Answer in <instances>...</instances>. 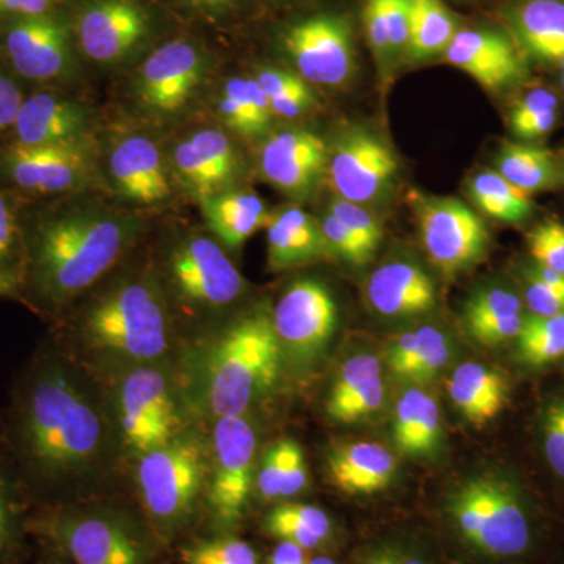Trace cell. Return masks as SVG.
<instances>
[{
    "mask_svg": "<svg viewBox=\"0 0 564 564\" xmlns=\"http://www.w3.org/2000/svg\"><path fill=\"white\" fill-rule=\"evenodd\" d=\"M0 441L32 502L51 505L104 480L117 433L95 386L65 351L46 347L13 386Z\"/></svg>",
    "mask_w": 564,
    "mask_h": 564,
    "instance_id": "cell-1",
    "label": "cell"
},
{
    "mask_svg": "<svg viewBox=\"0 0 564 564\" xmlns=\"http://www.w3.org/2000/svg\"><path fill=\"white\" fill-rule=\"evenodd\" d=\"M139 223L107 210H80L51 218L28 247L24 288L58 310L109 272L131 247Z\"/></svg>",
    "mask_w": 564,
    "mask_h": 564,
    "instance_id": "cell-2",
    "label": "cell"
},
{
    "mask_svg": "<svg viewBox=\"0 0 564 564\" xmlns=\"http://www.w3.org/2000/svg\"><path fill=\"white\" fill-rule=\"evenodd\" d=\"M82 344L99 358L124 366L161 361L170 348V322L158 289L148 281L118 284L88 307Z\"/></svg>",
    "mask_w": 564,
    "mask_h": 564,
    "instance_id": "cell-3",
    "label": "cell"
},
{
    "mask_svg": "<svg viewBox=\"0 0 564 564\" xmlns=\"http://www.w3.org/2000/svg\"><path fill=\"white\" fill-rule=\"evenodd\" d=\"M210 351L206 402L217 419L245 415L280 375L281 347L267 310L252 311L234 323Z\"/></svg>",
    "mask_w": 564,
    "mask_h": 564,
    "instance_id": "cell-4",
    "label": "cell"
},
{
    "mask_svg": "<svg viewBox=\"0 0 564 564\" xmlns=\"http://www.w3.org/2000/svg\"><path fill=\"white\" fill-rule=\"evenodd\" d=\"M447 513L464 543L489 558H514L532 543V524L513 485L475 477L452 492Z\"/></svg>",
    "mask_w": 564,
    "mask_h": 564,
    "instance_id": "cell-5",
    "label": "cell"
},
{
    "mask_svg": "<svg viewBox=\"0 0 564 564\" xmlns=\"http://www.w3.org/2000/svg\"><path fill=\"white\" fill-rule=\"evenodd\" d=\"M139 458L137 484L144 508L159 529L173 532L192 518L206 486V444L196 434L182 432Z\"/></svg>",
    "mask_w": 564,
    "mask_h": 564,
    "instance_id": "cell-6",
    "label": "cell"
},
{
    "mask_svg": "<svg viewBox=\"0 0 564 564\" xmlns=\"http://www.w3.org/2000/svg\"><path fill=\"white\" fill-rule=\"evenodd\" d=\"M28 529L47 538L74 564H148L150 551L126 519L57 507L29 518Z\"/></svg>",
    "mask_w": 564,
    "mask_h": 564,
    "instance_id": "cell-7",
    "label": "cell"
},
{
    "mask_svg": "<svg viewBox=\"0 0 564 564\" xmlns=\"http://www.w3.org/2000/svg\"><path fill=\"white\" fill-rule=\"evenodd\" d=\"M169 377L155 364L128 367L117 388V426L139 456L184 432Z\"/></svg>",
    "mask_w": 564,
    "mask_h": 564,
    "instance_id": "cell-8",
    "label": "cell"
},
{
    "mask_svg": "<svg viewBox=\"0 0 564 564\" xmlns=\"http://www.w3.org/2000/svg\"><path fill=\"white\" fill-rule=\"evenodd\" d=\"M272 322L282 359L304 369L332 343L337 328L336 302L321 281H295L274 306Z\"/></svg>",
    "mask_w": 564,
    "mask_h": 564,
    "instance_id": "cell-9",
    "label": "cell"
},
{
    "mask_svg": "<svg viewBox=\"0 0 564 564\" xmlns=\"http://www.w3.org/2000/svg\"><path fill=\"white\" fill-rule=\"evenodd\" d=\"M415 214L423 250L447 276L464 272L484 259L488 231L466 204L443 196H417Z\"/></svg>",
    "mask_w": 564,
    "mask_h": 564,
    "instance_id": "cell-10",
    "label": "cell"
},
{
    "mask_svg": "<svg viewBox=\"0 0 564 564\" xmlns=\"http://www.w3.org/2000/svg\"><path fill=\"white\" fill-rule=\"evenodd\" d=\"M282 50L307 84L343 87L356 69V47L347 18L321 13L282 33Z\"/></svg>",
    "mask_w": 564,
    "mask_h": 564,
    "instance_id": "cell-11",
    "label": "cell"
},
{
    "mask_svg": "<svg viewBox=\"0 0 564 564\" xmlns=\"http://www.w3.org/2000/svg\"><path fill=\"white\" fill-rule=\"evenodd\" d=\"M212 444L209 505L223 525H236L254 486L258 436L245 415H228L217 419Z\"/></svg>",
    "mask_w": 564,
    "mask_h": 564,
    "instance_id": "cell-12",
    "label": "cell"
},
{
    "mask_svg": "<svg viewBox=\"0 0 564 564\" xmlns=\"http://www.w3.org/2000/svg\"><path fill=\"white\" fill-rule=\"evenodd\" d=\"M399 163L391 148L377 133L351 129L329 148V185L336 198L373 204L391 192Z\"/></svg>",
    "mask_w": 564,
    "mask_h": 564,
    "instance_id": "cell-13",
    "label": "cell"
},
{
    "mask_svg": "<svg viewBox=\"0 0 564 564\" xmlns=\"http://www.w3.org/2000/svg\"><path fill=\"white\" fill-rule=\"evenodd\" d=\"M7 180L22 191L65 193L84 187L91 176V148L85 139L50 147L13 144L0 158Z\"/></svg>",
    "mask_w": 564,
    "mask_h": 564,
    "instance_id": "cell-14",
    "label": "cell"
},
{
    "mask_svg": "<svg viewBox=\"0 0 564 564\" xmlns=\"http://www.w3.org/2000/svg\"><path fill=\"white\" fill-rule=\"evenodd\" d=\"M3 47L11 66L25 79L57 80L73 70V32L65 18L51 11L11 21Z\"/></svg>",
    "mask_w": 564,
    "mask_h": 564,
    "instance_id": "cell-15",
    "label": "cell"
},
{
    "mask_svg": "<svg viewBox=\"0 0 564 564\" xmlns=\"http://www.w3.org/2000/svg\"><path fill=\"white\" fill-rule=\"evenodd\" d=\"M177 292L203 307L229 306L242 295L245 280L225 250L206 237L184 242L170 261Z\"/></svg>",
    "mask_w": 564,
    "mask_h": 564,
    "instance_id": "cell-16",
    "label": "cell"
},
{
    "mask_svg": "<svg viewBox=\"0 0 564 564\" xmlns=\"http://www.w3.org/2000/svg\"><path fill=\"white\" fill-rule=\"evenodd\" d=\"M206 68L198 46L185 40L170 41L141 65L135 85L139 101L155 113H176L198 90Z\"/></svg>",
    "mask_w": 564,
    "mask_h": 564,
    "instance_id": "cell-17",
    "label": "cell"
},
{
    "mask_svg": "<svg viewBox=\"0 0 564 564\" xmlns=\"http://www.w3.org/2000/svg\"><path fill=\"white\" fill-rule=\"evenodd\" d=\"M148 33L150 20L135 0H90L77 17V43L99 65L124 62Z\"/></svg>",
    "mask_w": 564,
    "mask_h": 564,
    "instance_id": "cell-18",
    "label": "cell"
},
{
    "mask_svg": "<svg viewBox=\"0 0 564 564\" xmlns=\"http://www.w3.org/2000/svg\"><path fill=\"white\" fill-rule=\"evenodd\" d=\"M329 147L321 135L306 129L273 133L259 154L262 176L274 188L295 198L311 195L328 170Z\"/></svg>",
    "mask_w": 564,
    "mask_h": 564,
    "instance_id": "cell-19",
    "label": "cell"
},
{
    "mask_svg": "<svg viewBox=\"0 0 564 564\" xmlns=\"http://www.w3.org/2000/svg\"><path fill=\"white\" fill-rule=\"evenodd\" d=\"M444 58L486 90H503L529 76L524 52L511 36L496 31L459 29Z\"/></svg>",
    "mask_w": 564,
    "mask_h": 564,
    "instance_id": "cell-20",
    "label": "cell"
},
{
    "mask_svg": "<svg viewBox=\"0 0 564 564\" xmlns=\"http://www.w3.org/2000/svg\"><path fill=\"white\" fill-rule=\"evenodd\" d=\"M177 180L199 199L231 187L240 174V159L231 139L218 129H203L173 151Z\"/></svg>",
    "mask_w": 564,
    "mask_h": 564,
    "instance_id": "cell-21",
    "label": "cell"
},
{
    "mask_svg": "<svg viewBox=\"0 0 564 564\" xmlns=\"http://www.w3.org/2000/svg\"><path fill=\"white\" fill-rule=\"evenodd\" d=\"M109 169L115 187L129 202L152 206L172 193L161 150L147 135H129L111 151Z\"/></svg>",
    "mask_w": 564,
    "mask_h": 564,
    "instance_id": "cell-22",
    "label": "cell"
},
{
    "mask_svg": "<svg viewBox=\"0 0 564 564\" xmlns=\"http://www.w3.org/2000/svg\"><path fill=\"white\" fill-rule=\"evenodd\" d=\"M88 111L79 102L55 95L35 93L24 99L14 120V144L50 147L85 139Z\"/></svg>",
    "mask_w": 564,
    "mask_h": 564,
    "instance_id": "cell-23",
    "label": "cell"
},
{
    "mask_svg": "<svg viewBox=\"0 0 564 564\" xmlns=\"http://www.w3.org/2000/svg\"><path fill=\"white\" fill-rule=\"evenodd\" d=\"M370 306L384 317H415L429 313L436 303L432 278L414 263H384L367 282Z\"/></svg>",
    "mask_w": 564,
    "mask_h": 564,
    "instance_id": "cell-24",
    "label": "cell"
},
{
    "mask_svg": "<svg viewBox=\"0 0 564 564\" xmlns=\"http://www.w3.org/2000/svg\"><path fill=\"white\" fill-rule=\"evenodd\" d=\"M384 402L383 369L373 355L344 362L326 400V413L337 423H355L377 413Z\"/></svg>",
    "mask_w": 564,
    "mask_h": 564,
    "instance_id": "cell-25",
    "label": "cell"
},
{
    "mask_svg": "<svg viewBox=\"0 0 564 564\" xmlns=\"http://www.w3.org/2000/svg\"><path fill=\"white\" fill-rule=\"evenodd\" d=\"M332 256L321 221L302 207L289 206L267 223V261L273 272L295 269Z\"/></svg>",
    "mask_w": 564,
    "mask_h": 564,
    "instance_id": "cell-26",
    "label": "cell"
},
{
    "mask_svg": "<svg viewBox=\"0 0 564 564\" xmlns=\"http://www.w3.org/2000/svg\"><path fill=\"white\" fill-rule=\"evenodd\" d=\"M507 22L525 57L564 61V0H518L507 10Z\"/></svg>",
    "mask_w": 564,
    "mask_h": 564,
    "instance_id": "cell-27",
    "label": "cell"
},
{
    "mask_svg": "<svg viewBox=\"0 0 564 564\" xmlns=\"http://www.w3.org/2000/svg\"><path fill=\"white\" fill-rule=\"evenodd\" d=\"M395 469V456L377 443L343 444L328 456L329 480L350 496L383 491L391 485Z\"/></svg>",
    "mask_w": 564,
    "mask_h": 564,
    "instance_id": "cell-28",
    "label": "cell"
},
{
    "mask_svg": "<svg viewBox=\"0 0 564 564\" xmlns=\"http://www.w3.org/2000/svg\"><path fill=\"white\" fill-rule=\"evenodd\" d=\"M447 392L464 419L474 425H485L507 404L508 383L503 375L491 367L470 361L456 367Z\"/></svg>",
    "mask_w": 564,
    "mask_h": 564,
    "instance_id": "cell-29",
    "label": "cell"
},
{
    "mask_svg": "<svg viewBox=\"0 0 564 564\" xmlns=\"http://www.w3.org/2000/svg\"><path fill=\"white\" fill-rule=\"evenodd\" d=\"M202 207L210 231L231 250H239L270 220L265 204L250 192L217 193L202 199Z\"/></svg>",
    "mask_w": 564,
    "mask_h": 564,
    "instance_id": "cell-30",
    "label": "cell"
},
{
    "mask_svg": "<svg viewBox=\"0 0 564 564\" xmlns=\"http://www.w3.org/2000/svg\"><path fill=\"white\" fill-rule=\"evenodd\" d=\"M464 322L478 344L494 347L508 343L519 336L524 323L521 299L507 289H484L467 302Z\"/></svg>",
    "mask_w": 564,
    "mask_h": 564,
    "instance_id": "cell-31",
    "label": "cell"
},
{
    "mask_svg": "<svg viewBox=\"0 0 564 564\" xmlns=\"http://www.w3.org/2000/svg\"><path fill=\"white\" fill-rule=\"evenodd\" d=\"M441 411L436 400L421 389L400 397L393 415V443L404 456L421 458L433 454L440 444Z\"/></svg>",
    "mask_w": 564,
    "mask_h": 564,
    "instance_id": "cell-32",
    "label": "cell"
},
{
    "mask_svg": "<svg viewBox=\"0 0 564 564\" xmlns=\"http://www.w3.org/2000/svg\"><path fill=\"white\" fill-rule=\"evenodd\" d=\"M496 166L500 176L530 195L564 185L562 165L545 148L505 143L497 155Z\"/></svg>",
    "mask_w": 564,
    "mask_h": 564,
    "instance_id": "cell-33",
    "label": "cell"
},
{
    "mask_svg": "<svg viewBox=\"0 0 564 564\" xmlns=\"http://www.w3.org/2000/svg\"><path fill=\"white\" fill-rule=\"evenodd\" d=\"M32 502L0 441V564L20 563Z\"/></svg>",
    "mask_w": 564,
    "mask_h": 564,
    "instance_id": "cell-34",
    "label": "cell"
},
{
    "mask_svg": "<svg viewBox=\"0 0 564 564\" xmlns=\"http://www.w3.org/2000/svg\"><path fill=\"white\" fill-rule=\"evenodd\" d=\"M218 117L231 131L254 139L269 131L274 115L256 79L234 77L223 87Z\"/></svg>",
    "mask_w": 564,
    "mask_h": 564,
    "instance_id": "cell-35",
    "label": "cell"
},
{
    "mask_svg": "<svg viewBox=\"0 0 564 564\" xmlns=\"http://www.w3.org/2000/svg\"><path fill=\"white\" fill-rule=\"evenodd\" d=\"M459 31L443 0H411L410 43L404 58L417 63L444 55Z\"/></svg>",
    "mask_w": 564,
    "mask_h": 564,
    "instance_id": "cell-36",
    "label": "cell"
},
{
    "mask_svg": "<svg viewBox=\"0 0 564 564\" xmlns=\"http://www.w3.org/2000/svg\"><path fill=\"white\" fill-rule=\"evenodd\" d=\"M265 529L281 541H291L304 551H313L332 536L333 525L321 508L282 503L267 514Z\"/></svg>",
    "mask_w": 564,
    "mask_h": 564,
    "instance_id": "cell-37",
    "label": "cell"
},
{
    "mask_svg": "<svg viewBox=\"0 0 564 564\" xmlns=\"http://www.w3.org/2000/svg\"><path fill=\"white\" fill-rule=\"evenodd\" d=\"M469 193L478 209L499 221L513 225L522 223L533 212L532 195L492 170L475 174L469 184Z\"/></svg>",
    "mask_w": 564,
    "mask_h": 564,
    "instance_id": "cell-38",
    "label": "cell"
},
{
    "mask_svg": "<svg viewBox=\"0 0 564 564\" xmlns=\"http://www.w3.org/2000/svg\"><path fill=\"white\" fill-rule=\"evenodd\" d=\"M254 79L269 98L274 117L295 120L317 104L310 84L295 70L270 66L259 69Z\"/></svg>",
    "mask_w": 564,
    "mask_h": 564,
    "instance_id": "cell-39",
    "label": "cell"
},
{
    "mask_svg": "<svg viewBox=\"0 0 564 564\" xmlns=\"http://www.w3.org/2000/svg\"><path fill=\"white\" fill-rule=\"evenodd\" d=\"M519 355L529 366L541 367L564 356V314L552 317H524L521 333L516 337Z\"/></svg>",
    "mask_w": 564,
    "mask_h": 564,
    "instance_id": "cell-40",
    "label": "cell"
},
{
    "mask_svg": "<svg viewBox=\"0 0 564 564\" xmlns=\"http://www.w3.org/2000/svg\"><path fill=\"white\" fill-rule=\"evenodd\" d=\"M417 352L408 366L402 380L415 384H425L447 366L452 348L447 336L434 326H422L417 329Z\"/></svg>",
    "mask_w": 564,
    "mask_h": 564,
    "instance_id": "cell-41",
    "label": "cell"
},
{
    "mask_svg": "<svg viewBox=\"0 0 564 564\" xmlns=\"http://www.w3.org/2000/svg\"><path fill=\"white\" fill-rule=\"evenodd\" d=\"M185 564H258L254 549L239 538L202 541L182 551Z\"/></svg>",
    "mask_w": 564,
    "mask_h": 564,
    "instance_id": "cell-42",
    "label": "cell"
},
{
    "mask_svg": "<svg viewBox=\"0 0 564 564\" xmlns=\"http://www.w3.org/2000/svg\"><path fill=\"white\" fill-rule=\"evenodd\" d=\"M347 226L348 231L355 236V239L362 245L364 250L370 256L380 247L383 240V229L377 218L370 214L361 204L345 202V199L334 198L329 204V210Z\"/></svg>",
    "mask_w": 564,
    "mask_h": 564,
    "instance_id": "cell-43",
    "label": "cell"
},
{
    "mask_svg": "<svg viewBox=\"0 0 564 564\" xmlns=\"http://www.w3.org/2000/svg\"><path fill=\"white\" fill-rule=\"evenodd\" d=\"M530 252L534 261L555 272L564 273V225L545 220L529 236Z\"/></svg>",
    "mask_w": 564,
    "mask_h": 564,
    "instance_id": "cell-44",
    "label": "cell"
},
{
    "mask_svg": "<svg viewBox=\"0 0 564 564\" xmlns=\"http://www.w3.org/2000/svg\"><path fill=\"white\" fill-rule=\"evenodd\" d=\"M391 63L404 57L410 43L411 0H380Z\"/></svg>",
    "mask_w": 564,
    "mask_h": 564,
    "instance_id": "cell-45",
    "label": "cell"
},
{
    "mask_svg": "<svg viewBox=\"0 0 564 564\" xmlns=\"http://www.w3.org/2000/svg\"><path fill=\"white\" fill-rule=\"evenodd\" d=\"M541 434L545 462L560 478H564V397L545 408Z\"/></svg>",
    "mask_w": 564,
    "mask_h": 564,
    "instance_id": "cell-46",
    "label": "cell"
},
{
    "mask_svg": "<svg viewBox=\"0 0 564 564\" xmlns=\"http://www.w3.org/2000/svg\"><path fill=\"white\" fill-rule=\"evenodd\" d=\"M323 236L328 243L329 251L343 261L352 265H364L372 259V256L364 250L362 245L348 231L343 221L337 220L332 212H326L321 220Z\"/></svg>",
    "mask_w": 564,
    "mask_h": 564,
    "instance_id": "cell-47",
    "label": "cell"
},
{
    "mask_svg": "<svg viewBox=\"0 0 564 564\" xmlns=\"http://www.w3.org/2000/svg\"><path fill=\"white\" fill-rule=\"evenodd\" d=\"M285 440L273 444L256 473L254 489L263 500H280L284 478Z\"/></svg>",
    "mask_w": 564,
    "mask_h": 564,
    "instance_id": "cell-48",
    "label": "cell"
},
{
    "mask_svg": "<svg viewBox=\"0 0 564 564\" xmlns=\"http://www.w3.org/2000/svg\"><path fill=\"white\" fill-rule=\"evenodd\" d=\"M307 486L306 459L302 447L292 440H285L284 478H282L281 499L296 496Z\"/></svg>",
    "mask_w": 564,
    "mask_h": 564,
    "instance_id": "cell-49",
    "label": "cell"
},
{
    "mask_svg": "<svg viewBox=\"0 0 564 564\" xmlns=\"http://www.w3.org/2000/svg\"><path fill=\"white\" fill-rule=\"evenodd\" d=\"M525 302L532 314L540 317L564 314V295L538 280L532 272L527 282Z\"/></svg>",
    "mask_w": 564,
    "mask_h": 564,
    "instance_id": "cell-50",
    "label": "cell"
},
{
    "mask_svg": "<svg viewBox=\"0 0 564 564\" xmlns=\"http://www.w3.org/2000/svg\"><path fill=\"white\" fill-rule=\"evenodd\" d=\"M558 110V98L554 93L538 88L527 93L524 98L516 104L514 109L511 110L510 126L511 129L522 122L532 120L534 117L545 113V111Z\"/></svg>",
    "mask_w": 564,
    "mask_h": 564,
    "instance_id": "cell-51",
    "label": "cell"
},
{
    "mask_svg": "<svg viewBox=\"0 0 564 564\" xmlns=\"http://www.w3.org/2000/svg\"><path fill=\"white\" fill-rule=\"evenodd\" d=\"M18 251H20V236H18L17 220L6 198L0 195V270H17L13 262Z\"/></svg>",
    "mask_w": 564,
    "mask_h": 564,
    "instance_id": "cell-52",
    "label": "cell"
},
{
    "mask_svg": "<svg viewBox=\"0 0 564 564\" xmlns=\"http://www.w3.org/2000/svg\"><path fill=\"white\" fill-rule=\"evenodd\" d=\"M364 564H434L414 545L386 543L367 554Z\"/></svg>",
    "mask_w": 564,
    "mask_h": 564,
    "instance_id": "cell-53",
    "label": "cell"
},
{
    "mask_svg": "<svg viewBox=\"0 0 564 564\" xmlns=\"http://www.w3.org/2000/svg\"><path fill=\"white\" fill-rule=\"evenodd\" d=\"M22 101L20 88L0 69V135L13 128Z\"/></svg>",
    "mask_w": 564,
    "mask_h": 564,
    "instance_id": "cell-54",
    "label": "cell"
},
{
    "mask_svg": "<svg viewBox=\"0 0 564 564\" xmlns=\"http://www.w3.org/2000/svg\"><path fill=\"white\" fill-rule=\"evenodd\" d=\"M54 0H0V17L18 18L40 17L50 13Z\"/></svg>",
    "mask_w": 564,
    "mask_h": 564,
    "instance_id": "cell-55",
    "label": "cell"
},
{
    "mask_svg": "<svg viewBox=\"0 0 564 564\" xmlns=\"http://www.w3.org/2000/svg\"><path fill=\"white\" fill-rule=\"evenodd\" d=\"M556 120H558V110L545 111L540 117H534L532 120L516 126L511 131L518 139L536 140L540 137L547 135L555 128Z\"/></svg>",
    "mask_w": 564,
    "mask_h": 564,
    "instance_id": "cell-56",
    "label": "cell"
},
{
    "mask_svg": "<svg viewBox=\"0 0 564 564\" xmlns=\"http://www.w3.org/2000/svg\"><path fill=\"white\" fill-rule=\"evenodd\" d=\"M269 564H307V562L303 547L291 541H281L270 555Z\"/></svg>",
    "mask_w": 564,
    "mask_h": 564,
    "instance_id": "cell-57",
    "label": "cell"
},
{
    "mask_svg": "<svg viewBox=\"0 0 564 564\" xmlns=\"http://www.w3.org/2000/svg\"><path fill=\"white\" fill-rule=\"evenodd\" d=\"M24 289L22 273L18 270H0V296H18Z\"/></svg>",
    "mask_w": 564,
    "mask_h": 564,
    "instance_id": "cell-58",
    "label": "cell"
},
{
    "mask_svg": "<svg viewBox=\"0 0 564 564\" xmlns=\"http://www.w3.org/2000/svg\"><path fill=\"white\" fill-rule=\"evenodd\" d=\"M532 273L538 278V280L547 284L549 288L554 289L555 292L564 295V273L555 272V270L547 269V267L540 265V263L534 267Z\"/></svg>",
    "mask_w": 564,
    "mask_h": 564,
    "instance_id": "cell-59",
    "label": "cell"
},
{
    "mask_svg": "<svg viewBox=\"0 0 564 564\" xmlns=\"http://www.w3.org/2000/svg\"><path fill=\"white\" fill-rule=\"evenodd\" d=\"M198 7H207V9H220V7L229 6L234 0H188Z\"/></svg>",
    "mask_w": 564,
    "mask_h": 564,
    "instance_id": "cell-60",
    "label": "cell"
},
{
    "mask_svg": "<svg viewBox=\"0 0 564 564\" xmlns=\"http://www.w3.org/2000/svg\"><path fill=\"white\" fill-rule=\"evenodd\" d=\"M307 564H336L333 562L332 558H328V556H315V558L310 560Z\"/></svg>",
    "mask_w": 564,
    "mask_h": 564,
    "instance_id": "cell-61",
    "label": "cell"
},
{
    "mask_svg": "<svg viewBox=\"0 0 564 564\" xmlns=\"http://www.w3.org/2000/svg\"><path fill=\"white\" fill-rule=\"evenodd\" d=\"M560 69H562V76H560V82H562V87L564 88V61L560 63Z\"/></svg>",
    "mask_w": 564,
    "mask_h": 564,
    "instance_id": "cell-62",
    "label": "cell"
}]
</instances>
